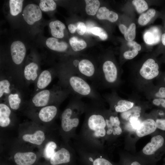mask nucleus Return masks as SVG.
Returning <instances> with one entry per match:
<instances>
[{
    "mask_svg": "<svg viewBox=\"0 0 165 165\" xmlns=\"http://www.w3.org/2000/svg\"><path fill=\"white\" fill-rule=\"evenodd\" d=\"M75 159V156L70 151L62 147L55 152L50 159V162L52 165H76Z\"/></svg>",
    "mask_w": 165,
    "mask_h": 165,
    "instance_id": "9",
    "label": "nucleus"
},
{
    "mask_svg": "<svg viewBox=\"0 0 165 165\" xmlns=\"http://www.w3.org/2000/svg\"><path fill=\"white\" fill-rule=\"evenodd\" d=\"M49 27L52 35L54 38H62L64 36V30L66 27L60 21L56 20L51 22Z\"/></svg>",
    "mask_w": 165,
    "mask_h": 165,
    "instance_id": "22",
    "label": "nucleus"
},
{
    "mask_svg": "<svg viewBox=\"0 0 165 165\" xmlns=\"http://www.w3.org/2000/svg\"><path fill=\"white\" fill-rule=\"evenodd\" d=\"M81 98L75 96L61 115V127L66 132L75 133L81 115L85 112L86 104Z\"/></svg>",
    "mask_w": 165,
    "mask_h": 165,
    "instance_id": "3",
    "label": "nucleus"
},
{
    "mask_svg": "<svg viewBox=\"0 0 165 165\" xmlns=\"http://www.w3.org/2000/svg\"><path fill=\"white\" fill-rule=\"evenodd\" d=\"M97 18L100 20H107L114 22L118 19V16L117 13L110 11L105 7H100L96 13Z\"/></svg>",
    "mask_w": 165,
    "mask_h": 165,
    "instance_id": "23",
    "label": "nucleus"
},
{
    "mask_svg": "<svg viewBox=\"0 0 165 165\" xmlns=\"http://www.w3.org/2000/svg\"><path fill=\"white\" fill-rule=\"evenodd\" d=\"M136 36V25L134 23L131 24L124 34L125 39L128 41H133Z\"/></svg>",
    "mask_w": 165,
    "mask_h": 165,
    "instance_id": "33",
    "label": "nucleus"
},
{
    "mask_svg": "<svg viewBox=\"0 0 165 165\" xmlns=\"http://www.w3.org/2000/svg\"><path fill=\"white\" fill-rule=\"evenodd\" d=\"M77 31L79 35H83L86 31V27L85 24L81 22H79L77 23Z\"/></svg>",
    "mask_w": 165,
    "mask_h": 165,
    "instance_id": "39",
    "label": "nucleus"
},
{
    "mask_svg": "<svg viewBox=\"0 0 165 165\" xmlns=\"http://www.w3.org/2000/svg\"><path fill=\"white\" fill-rule=\"evenodd\" d=\"M11 111L9 106L5 104H0V126L2 127L8 126L10 123L9 118Z\"/></svg>",
    "mask_w": 165,
    "mask_h": 165,
    "instance_id": "24",
    "label": "nucleus"
},
{
    "mask_svg": "<svg viewBox=\"0 0 165 165\" xmlns=\"http://www.w3.org/2000/svg\"><path fill=\"white\" fill-rule=\"evenodd\" d=\"M138 118L134 114L130 116L129 119L132 127L136 130L140 127L141 123L138 119Z\"/></svg>",
    "mask_w": 165,
    "mask_h": 165,
    "instance_id": "37",
    "label": "nucleus"
},
{
    "mask_svg": "<svg viewBox=\"0 0 165 165\" xmlns=\"http://www.w3.org/2000/svg\"><path fill=\"white\" fill-rule=\"evenodd\" d=\"M46 44L50 50L59 52H64L68 47V44L66 42H59L58 39L54 37L48 38L46 41Z\"/></svg>",
    "mask_w": 165,
    "mask_h": 165,
    "instance_id": "21",
    "label": "nucleus"
},
{
    "mask_svg": "<svg viewBox=\"0 0 165 165\" xmlns=\"http://www.w3.org/2000/svg\"><path fill=\"white\" fill-rule=\"evenodd\" d=\"M61 86L75 95L87 97L93 101L103 103L104 99L95 87L86 80L69 70L61 71L58 75Z\"/></svg>",
    "mask_w": 165,
    "mask_h": 165,
    "instance_id": "2",
    "label": "nucleus"
},
{
    "mask_svg": "<svg viewBox=\"0 0 165 165\" xmlns=\"http://www.w3.org/2000/svg\"><path fill=\"white\" fill-rule=\"evenodd\" d=\"M68 28L69 32L71 33H74L77 30V26L75 24H71L68 25Z\"/></svg>",
    "mask_w": 165,
    "mask_h": 165,
    "instance_id": "43",
    "label": "nucleus"
},
{
    "mask_svg": "<svg viewBox=\"0 0 165 165\" xmlns=\"http://www.w3.org/2000/svg\"><path fill=\"white\" fill-rule=\"evenodd\" d=\"M57 147V144L53 141H50L46 145L44 151L45 157L48 160L50 159L56 151Z\"/></svg>",
    "mask_w": 165,
    "mask_h": 165,
    "instance_id": "31",
    "label": "nucleus"
},
{
    "mask_svg": "<svg viewBox=\"0 0 165 165\" xmlns=\"http://www.w3.org/2000/svg\"><path fill=\"white\" fill-rule=\"evenodd\" d=\"M10 52L12 60L17 65L21 64L26 54V49L24 43L20 41H14L10 46Z\"/></svg>",
    "mask_w": 165,
    "mask_h": 165,
    "instance_id": "12",
    "label": "nucleus"
},
{
    "mask_svg": "<svg viewBox=\"0 0 165 165\" xmlns=\"http://www.w3.org/2000/svg\"><path fill=\"white\" fill-rule=\"evenodd\" d=\"M23 15L26 22L31 25L41 20L42 13L39 6L35 4H30L24 8Z\"/></svg>",
    "mask_w": 165,
    "mask_h": 165,
    "instance_id": "11",
    "label": "nucleus"
},
{
    "mask_svg": "<svg viewBox=\"0 0 165 165\" xmlns=\"http://www.w3.org/2000/svg\"><path fill=\"white\" fill-rule=\"evenodd\" d=\"M36 156L33 152H18L15 153L14 159L18 165H31L35 161Z\"/></svg>",
    "mask_w": 165,
    "mask_h": 165,
    "instance_id": "16",
    "label": "nucleus"
},
{
    "mask_svg": "<svg viewBox=\"0 0 165 165\" xmlns=\"http://www.w3.org/2000/svg\"><path fill=\"white\" fill-rule=\"evenodd\" d=\"M138 51L133 49L125 52L123 54L124 57L126 59H131L135 57L138 54Z\"/></svg>",
    "mask_w": 165,
    "mask_h": 165,
    "instance_id": "38",
    "label": "nucleus"
},
{
    "mask_svg": "<svg viewBox=\"0 0 165 165\" xmlns=\"http://www.w3.org/2000/svg\"><path fill=\"white\" fill-rule=\"evenodd\" d=\"M120 81V75L115 63L110 60L105 61L100 69L98 70L96 86L114 88Z\"/></svg>",
    "mask_w": 165,
    "mask_h": 165,
    "instance_id": "5",
    "label": "nucleus"
},
{
    "mask_svg": "<svg viewBox=\"0 0 165 165\" xmlns=\"http://www.w3.org/2000/svg\"><path fill=\"white\" fill-rule=\"evenodd\" d=\"M139 73L142 78L147 81L152 80L160 75L158 64L151 58L147 59L144 62Z\"/></svg>",
    "mask_w": 165,
    "mask_h": 165,
    "instance_id": "10",
    "label": "nucleus"
},
{
    "mask_svg": "<svg viewBox=\"0 0 165 165\" xmlns=\"http://www.w3.org/2000/svg\"><path fill=\"white\" fill-rule=\"evenodd\" d=\"M119 28L121 32L124 34L126 31L127 28L123 24H120L119 26Z\"/></svg>",
    "mask_w": 165,
    "mask_h": 165,
    "instance_id": "44",
    "label": "nucleus"
},
{
    "mask_svg": "<svg viewBox=\"0 0 165 165\" xmlns=\"http://www.w3.org/2000/svg\"><path fill=\"white\" fill-rule=\"evenodd\" d=\"M56 6V3L53 0H41L39 4L41 10L45 12L54 10Z\"/></svg>",
    "mask_w": 165,
    "mask_h": 165,
    "instance_id": "30",
    "label": "nucleus"
},
{
    "mask_svg": "<svg viewBox=\"0 0 165 165\" xmlns=\"http://www.w3.org/2000/svg\"><path fill=\"white\" fill-rule=\"evenodd\" d=\"M132 3L137 12L139 13H142L148 8V5L145 0H134Z\"/></svg>",
    "mask_w": 165,
    "mask_h": 165,
    "instance_id": "34",
    "label": "nucleus"
},
{
    "mask_svg": "<svg viewBox=\"0 0 165 165\" xmlns=\"http://www.w3.org/2000/svg\"><path fill=\"white\" fill-rule=\"evenodd\" d=\"M69 42L73 50L75 51H80L85 48L87 46L86 42L83 39L73 36L69 40Z\"/></svg>",
    "mask_w": 165,
    "mask_h": 165,
    "instance_id": "26",
    "label": "nucleus"
},
{
    "mask_svg": "<svg viewBox=\"0 0 165 165\" xmlns=\"http://www.w3.org/2000/svg\"><path fill=\"white\" fill-rule=\"evenodd\" d=\"M156 14L155 10L153 9H149L145 13L142 14L139 17L138 22L141 25H145L147 24Z\"/></svg>",
    "mask_w": 165,
    "mask_h": 165,
    "instance_id": "29",
    "label": "nucleus"
},
{
    "mask_svg": "<svg viewBox=\"0 0 165 165\" xmlns=\"http://www.w3.org/2000/svg\"><path fill=\"white\" fill-rule=\"evenodd\" d=\"M102 97L114 109L116 112H124L131 109L134 105L133 102L119 97L114 91L111 94H104Z\"/></svg>",
    "mask_w": 165,
    "mask_h": 165,
    "instance_id": "8",
    "label": "nucleus"
},
{
    "mask_svg": "<svg viewBox=\"0 0 165 165\" xmlns=\"http://www.w3.org/2000/svg\"><path fill=\"white\" fill-rule=\"evenodd\" d=\"M22 139L25 141L34 145H39L45 140V134L42 131L38 130L33 134H27L23 135Z\"/></svg>",
    "mask_w": 165,
    "mask_h": 165,
    "instance_id": "20",
    "label": "nucleus"
},
{
    "mask_svg": "<svg viewBox=\"0 0 165 165\" xmlns=\"http://www.w3.org/2000/svg\"><path fill=\"white\" fill-rule=\"evenodd\" d=\"M70 93L62 86H55L49 90H43L36 94L32 98L34 105L43 107L50 104H59L64 100Z\"/></svg>",
    "mask_w": 165,
    "mask_h": 165,
    "instance_id": "4",
    "label": "nucleus"
},
{
    "mask_svg": "<svg viewBox=\"0 0 165 165\" xmlns=\"http://www.w3.org/2000/svg\"><path fill=\"white\" fill-rule=\"evenodd\" d=\"M11 84L8 79H3L0 81V98L5 94H9L11 92Z\"/></svg>",
    "mask_w": 165,
    "mask_h": 165,
    "instance_id": "32",
    "label": "nucleus"
},
{
    "mask_svg": "<svg viewBox=\"0 0 165 165\" xmlns=\"http://www.w3.org/2000/svg\"><path fill=\"white\" fill-rule=\"evenodd\" d=\"M114 130L116 135H117L120 134L122 132L121 128L119 126L115 127L114 128Z\"/></svg>",
    "mask_w": 165,
    "mask_h": 165,
    "instance_id": "46",
    "label": "nucleus"
},
{
    "mask_svg": "<svg viewBox=\"0 0 165 165\" xmlns=\"http://www.w3.org/2000/svg\"><path fill=\"white\" fill-rule=\"evenodd\" d=\"M127 45L129 46L132 47L134 49L138 51L141 50V49L140 45L134 41H128Z\"/></svg>",
    "mask_w": 165,
    "mask_h": 165,
    "instance_id": "42",
    "label": "nucleus"
},
{
    "mask_svg": "<svg viewBox=\"0 0 165 165\" xmlns=\"http://www.w3.org/2000/svg\"><path fill=\"white\" fill-rule=\"evenodd\" d=\"M164 139L163 137L158 135L153 137L151 142L147 143L143 149V153L147 155L154 154L163 145Z\"/></svg>",
    "mask_w": 165,
    "mask_h": 165,
    "instance_id": "15",
    "label": "nucleus"
},
{
    "mask_svg": "<svg viewBox=\"0 0 165 165\" xmlns=\"http://www.w3.org/2000/svg\"><path fill=\"white\" fill-rule=\"evenodd\" d=\"M23 0H10L9 6L10 14L13 16L17 15L21 12L22 9Z\"/></svg>",
    "mask_w": 165,
    "mask_h": 165,
    "instance_id": "27",
    "label": "nucleus"
},
{
    "mask_svg": "<svg viewBox=\"0 0 165 165\" xmlns=\"http://www.w3.org/2000/svg\"><path fill=\"white\" fill-rule=\"evenodd\" d=\"M158 77L160 78V84L165 86V74L160 75Z\"/></svg>",
    "mask_w": 165,
    "mask_h": 165,
    "instance_id": "45",
    "label": "nucleus"
},
{
    "mask_svg": "<svg viewBox=\"0 0 165 165\" xmlns=\"http://www.w3.org/2000/svg\"><path fill=\"white\" fill-rule=\"evenodd\" d=\"M8 101L10 108L13 110H17L20 107L21 99L17 93H11L8 96Z\"/></svg>",
    "mask_w": 165,
    "mask_h": 165,
    "instance_id": "28",
    "label": "nucleus"
},
{
    "mask_svg": "<svg viewBox=\"0 0 165 165\" xmlns=\"http://www.w3.org/2000/svg\"><path fill=\"white\" fill-rule=\"evenodd\" d=\"M162 35L160 29L157 27L153 26L145 31L143 35V39L147 44L154 45L160 42Z\"/></svg>",
    "mask_w": 165,
    "mask_h": 165,
    "instance_id": "14",
    "label": "nucleus"
},
{
    "mask_svg": "<svg viewBox=\"0 0 165 165\" xmlns=\"http://www.w3.org/2000/svg\"><path fill=\"white\" fill-rule=\"evenodd\" d=\"M57 104H53L42 107L40 110L38 116L39 119L44 122H50L57 115L58 108Z\"/></svg>",
    "mask_w": 165,
    "mask_h": 165,
    "instance_id": "13",
    "label": "nucleus"
},
{
    "mask_svg": "<svg viewBox=\"0 0 165 165\" xmlns=\"http://www.w3.org/2000/svg\"><path fill=\"white\" fill-rule=\"evenodd\" d=\"M38 66L35 62H31L25 67L24 75L25 79L28 81L32 82L36 79L38 76Z\"/></svg>",
    "mask_w": 165,
    "mask_h": 165,
    "instance_id": "19",
    "label": "nucleus"
},
{
    "mask_svg": "<svg viewBox=\"0 0 165 165\" xmlns=\"http://www.w3.org/2000/svg\"><path fill=\"white\" fill-rule=\"evenodd\" d=\"M102 103L93 101L91 104H86L85 117L80 139V145L98 150H100L102 139L107 134L106 127L109 129Z\"/></svg>",
    "mask_w": 165,
    "mask_h": 165,
    "instance_id": "1",
    "label": "nucleus"
},
{
    "mask_svg": "<svg viewBox=\"0 0 165 165\" xmlns=\"http://www.w3.org/2000/svg\"><path fill=\"white\" fill-rule=\"evenodd\" d=\"M79 159L84 165H115L100 152V150L79 145Z\"/></svg>",
    "mask_w": 165,
    "mask_h": 165,
    "instance_id": "7",
    "label": "nucleus"
},
{
    "mask_svg": "<svg viewBox=\"0 0 165 165\" xmlns=\"http://www.w3.org/2000/svg\"><path fill=\"white\" fill-rule=\"evenodd\" d=\"M69 70L86 80L91 81L93 86H96L98 70L90 60L87 59H75L72 62V69Z\"/></svg>",
    "mask_w": 165,
    "mask_h": 165,
    "instance_id": "6",
    "label": "nucleus"
},
{
    "mask_svg": "<svg viewBox=\"0 0 165 165\" xmlns=\"http://www.w3.org/2000/svg\"><path fill=\"white\" fill-rule=\"evenodd\" d=\"M53 75L48 70H45L39 75L36 82L37 88L41 90L46 87L51 82Z\"/></svg>",
    "mask_w": 165,
    "mask_h": 165,
    "instance_id": "18",
    "label": "nucleus"
},
{
    "mask_svg": "<svg viewBox=\"0 0 165 165\" xmlns=\"http://www.w3.org/2000/svg\"><path fill=\"white\" fill-rule=\"evenodd\" d=\"M153 105L160 106L165 109V99L162 98H154L152 101Z\"/></svg>",
    "mask_w": 165,
    "mask_h": 165,
    "instance_id": "40",
    "label": "nucleus"
},
{
    "mask_svg": "<svg viewBox=\"0 0 165 165\" xmlns=\"http://www.w3.org/2000/svg\"><path fill=\"white\" fill-rule=\"evenodd\" d=\"M156 122L158 128L165 130V119H157Z\"/></svg>",
    "mask_w": 165,
    "mask_h": 165,
    "instance_id": "41",
    "label": "nucleus"
},
{
    "mask_svg": "<svg viewBox=\"0 0 165 165\" xmlns=\"http://www.w3.org/2000/svg\"><path fill=\"white\" fill-rule=\"evenodd\" d=\"M156 121L151 119H145L142 122L139 128L136 130L137 135L142 137L154 132L156 129Z\"/></svg>",
    "mask_w": 165,
    "mask_h": 165,
    "instance_id": "17",
    "label": "nucleus"
},
{
    "mask_svg": "<svg viewBox=\"0 0 165 165\" xmlns=\"http://www.w3.org/2000/svg\"><path fill=\"white\" fill-rule=\"evenodd\" d=\"M161 41L163 44L165 46V33L162 35Z\"/></svg>",
    "mask_w": 165,
    "mask_h": 165,
    "instance_id": "47",
    "label": "nucleus"
},
{
    "mask_svg": "<svg viewBox=\"0 0 165 165\" xmlns=\"http://www.w3.org/2000/svg\"><path fill=\"white\" fill-rule=\"evenodd\" d=\"M86 3L85 8L86 13L89 15L94 16L98 11L100 3L98 0H85Z\"/></svg>",
    "mask_w": 165,
    "mask_h": 165,
    "instance_id": "25",
    "label": "nucleus"
},
{
    "mask_svg": "<svg viewBox=\"0 0 165 165\" xmlns=\"http://www.w3.org/2000/svg\"><path fill=\"white\" fill-rule=\"evenodd\" d=\"M154 94V98L165 99V86L159 84L155 89Z\"/></svg>",
    "mask_w": 165,
    "mask_h": 165,
    "instance_id": "36",
    "label": "nucleus"
},
{
    "mask_svg": "<svg viewBox=\"0 0 165 165\" xmlns=\"http://www.w3.org/2000/svg\"><path fill=\"white\" fill-rule=\"evenodd\" d=\"M91 32L94 35L99 37L103 40H106L108 37L106 31L102 28L97 27H94L91 30Z\"/></svg>",
    "mask_w": 165,
    "mask_h": 165,
    "instance_id": "35",
    "label": "nucleus"
}]
</instances>
